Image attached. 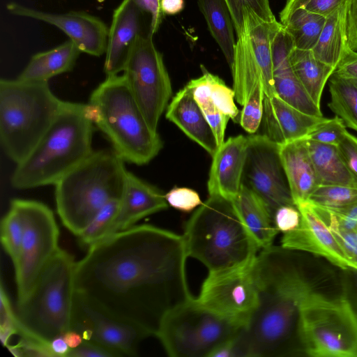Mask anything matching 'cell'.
Here are the masks:
<instances>
[{"label":"cell","mask_w":357,"mask_h":357,"mask_svg":"<svg viewBox=\"0 0 357 357\" xmlns=\"http://www.w3.org/2000/svg\"><path fill=\"white\" fill-rule=\"evenodd\" d=\"M71 330L119 356H135L142 341L153 333L123 317L90 296L76 290Z\"/></svg>","instance_id":"obj_13"},{"label":"cell","mask_w":357,"mask_h":357,"mask_svg":"<svg viewBox=\"0 0 357 357\" xmlns=\"http://www.w3.org/2000/svg\"><path fill=\"white\" fill-rule=\"evenodd\" d=\"M50 347L56 357H65L70 349L63 335L53 339L50 342Z\"/></svg>","instance_id":"obj_53"},{"label":"cell","mask_w":357,"mask_h":357,"mask_svg":"<svg viewBox=\"0 0 357 357\" xmlns=\"http://www.w3.org/2000/svg\"><path fill=\"white\" fill-rule=\"evenodd\" d=\"M325 117L301 112L276 94L264 99L262 135L278 144L305 139Z\"/></svg>","instance_id":"obj_19"},{"label":"cell","mask_w":357,"mask_h":357,"mask_svg":"<svg viewBox=\"0 0 357 357\" xmlns=\"http://www.w3.org/2000/svg\"><path fill=\"white\" fill-rule=\"evenodd\" d=\"M165 116L211 156L217 151L218 146L214 134L186 85L172 99Z\"/></svg>","instance_id":"obj_23"},{"label":"cell","mask_w":357,"mask_h":357,"mask_svg":"<svg viewBox=\"0 0 357 357\" xmlns=\"http://www.w3.org/2000/svg\"><path fill=\"white\" fill-rule=\"evenodd\" d=\"M10 13L55 26L63 31L81 52L100 56L106 52L109 28L99 17L86 12L49 13L17 2L6 6Z\"/></svg>","instance_id":"obj_16"},{"label":"cell","mask_w":357,"mask_h":357,"mask_svg":"<svg viewBox=\"0 0 357 357\" xmlns=\"http://www.w3.org/2000/svg\"><path fill=\"white\" fill-rule=\"evenodd\" d=\"M63 100L48 82L0 80V139L16 165L33 149L56 116Z\"/></svg>","instance_id":"obj_7"},{"label":"cell","mask_w":357,"mask_h":357,"mask_svg":"<svg viewBox=\"0 0 357 357\" xmlns=\"http://www.w3.org/2000/svg\"><path fill=\"white\" fill-rule=\"evenodd\" d=\"M241 327L202 305L194 297L162 317L155 336L172 357H209Z\"/></svg>","instance_id":"obj_10"},{"label":"cell","mask_w":357,"mask_h":357,"mask_svg":"<svg viewBox=\"0 0 357 357\" xmlns=\"http://www.w3.org/2000/svg\"><path fill=\"white\" fill-rule=\"evenodd\" d=\"M356 233H357V231H356Z\"/></svg>","instance_id":"obj_55"},{"label":"cell","mask_w":357,"mask_h":357,"mask_svg":"<svg viewBox=\"0 0 357 357\" xmlns=\"http://www.w3.org/2000/svg\"><path fill=\"white\" fill-rule=\"evenodd\" d=\"M305 139L319 185L357 187V178L347 166L337 146Z\"/></svg>","instance_id":"obj_28"},{"label":"cell","mask_w":357,"mask_h":357,"mask_svg":"<svg viewBox=\"0 0 357 357\" xmlns=\"http://www.w3.org/2000/svg\"><path fill=\"white\" fill-rule=\"evenodd\" d=\"M294 47L291 37L281 24L272 42L273 76L275 94L306 114L321 116L320 107L312 100L298 79L289 61Z\"/></svg>","instance_id":"obj_18"},{"label":"cell","mask_w":357,"mask_h":357,"mask_svg":"<svg viewBox=\"0 0 357 357\" xmlns=\"http://www.w3.org/2000/svg\"><path fill=\"white\" fill-rule=\"evenodd\" d=\"M231 70L235 99L243 106L255 88L262 84L259 60L249 33L243 26L236 42Z\"/></svg>","instance_id":"obj_26"},{"label":"cell","mask_w":357,"mask_h":357,"mask_svg":"<svg viewBox=\"0 0 357 357\" xmlns=\"http://www.w3.org/2000/svg\"><path fill=\"white\" fill-rule=\"evenodd\" d=\"M335 267L323 258L281 245L259 251L257 305L238 335L245 357L305 356L301 308L314 292L342 289L341 269L337 273Z\"/></svg>","instance_id":"obj_2"},{"label":"cell","mask_w":357,"mask_h":357,"mask_svg":"<svg viewBox=\"0 0 357 357\" xmlns=\"http://www.w3.org/2000/svg\"><path fill=\"white\" fill-rule=\"evenodd\" d=\"M202 75L191 79L186 86L191 90L197 104L211 101L222 112L235 121L239 114L235 105V93L218 75L201 66Z\"/></svg>","instance_id":"obj_32"},{"label":"cell","mask_w":357,"mask_h":357,"mask_svg":"<svg viewBox=\"0 0 357 357\" xmlns=\"http://www.w3.org/2000/svg\"><path fill=\"white\" fill-rule=\"evenodd\" d=\"M289 61L298 79L307 94L320 107L322 93L335 68L319 61L312 50H303L293 47Z\"/></svg>","instance_id":"obj_29"},{"label":"cell","mask_w":357,"mask_h":357,"mask_svg":"<svg viewBox=\"0 0 357 357\" xmlns=\"http://www.w3.org/2000/svg\"><path fill=\"white\" fill-rule=\"evenodd\" d=\"M10 204L17 208L24 224L20 252L13 262L19 305L29 296L42 273L59 250V229L52 211L45 204L14 199Z\"/></svg>","instance_id":"obj_11"},{"label":"cell","mask_w":357,"mask_h":357,"mask_svg":"<svg viewBox=\"0 0 357 357\" xmlns=\"http://www.w3.org/2000/svg\"><path fill=\"white\" fill-rule=\"evenodd\" d=\"M88 104L94 125L125 162L146 165L162 148L159 134L149 126L123 75L107 76L92 91Z\"/></svg>","instance_id":"obj_6"},{"label":"cell","mask_w":357,"mask_h":357,"mask_svg":"<svg viewBox=\"0 0 357 357\" xmlns=\"http://www.w3.org/2000/svg\"><path fill=\"white\" fill-rule=\"evenodd\" d=\"M346 17L347 3L327 16L319 40L312 50L317 59L335 68L348 44Z\"/></svg>","instance_id":"obj_31"},{"label":"cell","mask_w":357,"mask_h":357,"mask_svg":"<svg viewBox=\"0 0 357 357\" xmlns=\"http://www.w3.org/2000/svg\"><path fill=\"white\" fill-rule=\"evenodd\" d=\"M311 204L327 208H340L357 204V187L320 185L311 194Z\"/></svg>","instance_id":"obj_35"},{"label":"cell","mask_w":357,"mask_h":357,"mask_svg":"<svg viewBox=\"0 0 357 357\" xmlns=\"http://www.w3.org/2000/svg\"><path fill=\"white\" fill-rule=\"evenodd\" d=\"M248 136L228 138L212 156L207 187L209 195L233 200L242 185Z\"/></svg>","instance_id":"obj_20"},{"label":"cell","mask_w":357,"mask_h":357,"mask_svg":"<svg viewBox=\"0 0 357 357\" xmlns=\"http://www.w3.org/2000/svg\"><path fill=\"white\" fill-rule=\"evenodd\" d=\"M64 340L70 349L78 347L84 340L80 334L73 330H70L63 335Z\"/></svg>","instance_id":"obj_54"},{"label":"cell","mask_w":357,"mask_h":357,"mask_svg":"<svg viewBox=\"0 0 357 357\" xmlns=\"http://www.w3.org/2000/svg\"><path fill=\"white\" fill-rule=\"evenodd\" d=\"M88 249L76 263L77 289L153 335L167 312L193 298L183 235L134 225Z\"/></svg>","instance_id":"obj_1"},{"label":"cell","mask_w":357,"mask_h":357,"mask_svg":"<svg viewBox=\"0 0 357 357\" xmlns=\"http://www.w3.org/2000/svg\"><path fill=\"white\" fill-rule=\"evenodd\" d=\"M337 146L347 166L357 178V137L347 131Z\"/></svg>","instance_id":"obj_49"},{"label":"cell","mask_w":357,"mask_h":357,"mask_svg":"<svg viewBox=\"0 0 357 357\" xmlns=\"http://www.w3.org/2000/svg\"><path fill=\"white\" fill-rule=\"evenodd\" d=\"M330 109L357 132V83L334 73L329 78Z\"/></svg>","instance_id":"obj_34"},{"label":"cell","mask_w":357,"mask_h":357,"mask_svg":"<svg viewBox=\"0 0 357 357\" xmlns=\"http://www.w3.org/2000/svg\"><path fill=\"white\" fill-rule=\"evenodd\" d=\"M65 357H119L116 353L92 341L84 340L77 347L70 349Z\"/></svg>","instance_id":"obj_48"},{"label":"cell","mask_w":357,"mask_h":357,"mask_svg":"<svg viewBox=\"0 0 357 357\" xmlns=\"http://www.w3.org/2000/svg\"><path fill=\"white\" fill-rule=\"evenodd\" d=\"M279 153L295 205L307 201L319 183L306 139L279 144Z\"/></svg>","instance_id":"obj_24"},{"label":"cell","mask_w":357,"mask_h":357,"mask_svg":"<svg viewBox=\"0 0 357 357\" xmlns=\"http://www.w3.org/2000/svg\"><path fill=\"white\" fill-rule=\"evenodd\" d=\"M24 224L17 208L10 204L1 222V241L5 252L13 262L17 259L22 245Z\"/></svg>","instance_id":"obj_37"},{"label":"cell","mask_w":357,"mask_h":357,"mask_svg":"<svg viewBox=\"0 0 357 357\" xmlns=\"http://www.w3.org/2000/svg\"><path fill=\"white\" fill-rule=\"evenodd\" d=\"M165 197L169 205L183 212H190L203 203L195 190L184 187H175Z\"/></svg>","instance_id":"obj_43"},{"label":"cell","mask_w":357,"mask_h":357,"mask_svg":"<svg viewBox=\"0 0 357 357\" xmlns=\"http://www.w3.org/2000/svg\"><path fill=\"white\" fill-rule=\"evenodd\" d=\"M228 5L237 36L240 35L243 25V11L245 8L253 10L266 21L276 20L272 13L269 0H226Z\"/></svg>","instance_id":"obj_39"},{"label":"cell","mask_w":357,"mask_h":357,"mask_svg":"<svg viewBox=\"0 0 357 357\" xmlns=\"http://www.w3.org/2000/svg\"><path fill=\"white\" fill-rule=\"evenodd\" d=\"M280 24L289 35L294 47L312 50L326 22V17L303 8L280 15Z\"/></svg>","instance_id":"obj_33"},{"label":"cell","mask_w":357,"mask_h":357,"mask_svg":"<svg viewBox=\"0 0 357 357\" xmlns=\"http://www.w3.org/2000/svg\"><path fill=\"white\" fill-rule=\"evenodd\" d=\"M232 202L260 250L273 245L279 231L264 202L243 184Z\"/></svg>","instance_id":"obj_25"},{"label":"cell","mask_w":357,"mask_h":357,"mask_svg":"<svg viewBox=\"0 0 357 357\" xmlns=\"http://www.w3.org/2000/svg\"><path fill=\"white\" fill-rule=\"evenodd\" d=\"M197 4L211 36L231 68L236 45L235 29L226 0H198Z\"/></svg>","instance_id":"obj_30"},{"label":"cell","mask_w":357,"mask_h":357,"mask_svg":"<svg viewBox=\"0 0 357 357\" xmlns=\"http://www.w3.org/2000/svg\"><path fill=\"white\" fill-rule=\"evenodd\" d=\"M346 20L348 45L357 51V0H347Z\"/></svg>","instance_id":"obj_50"},{"label":"cell","mask_w":357,"mask_h":357,"mask_svg":"<svg viewBox=\"0 0 357 357\" xmlns=\"http://www.w3.org/2000/svg\"><path fill=\"white\" fill-rule=\"evenodd\" d=\"M256 257L238 266L208 271L196 298L197 301L232 323L245 327L258 303Z\"/></svg>","instance_id":"obj_14"},{"label":"cell","mask_w":357,"mask_h":357,"mask_svg":"<svg viewBox=\"0 0 357 357\" xmlns=\"http://www.w3.org/2000/svg\"><path fill=\"white\" fill-rule=\"evenodd\" d=\"M76 263L70 253L59 248L29 296L17 305L20 327L26 333L50 344L71 330Z\"/></svg>","instance_id":"obj_8"},{"label":"cell","mask_w":357,"mask_h":357,"mask_svg":"<svg viewBox=\"0 0 357 357\" xmlns=\"http://www.w3.org/2000/svg\"><path fill=\"white\" fill-rule=\"evenodd\" d=\"M160 6L163 14L175 15L183 10L185 2L184 0H161Z\"/></svg>","instance_id":"obj_52"},{"label":"cell","mask_w":357,"mask_h":357,"mask_svg":"<svg viewBox=\"0 0 357 357\" xmlns=\"http://www.w3.org/2000/svg\"><path fill=\"white\" fill-rule=\"evenodd\" d=\"M296 206L301 213L300 225L282 234L280 245L323 258L341 270L351 268L333 232L311 203L305 201Z\"/></svg>","instance_id":"obj_17"},{"label":"cell","mask_w":357,"mask_h":357,"mask_svg":"<svg viewBox=\"0 0 357 357\" xmlns=\"http://www.w3.org/2000/svg\"><path fill=\"white\" fill-rule=\"evenodd\" d=\"M120 199L107 203L95 216L84 231L78 236L81 245L88 248L105 238L114 221Z\"/></svg>","instance_id":"obj_36"},{"label":"cell","mask_w":357,"mask_h":357,"mask_svg":"<svg viewBox=\"0 0 357 357\" xmlns=\"http://www.w3.org/2000/svg\"><path fill=\"white\" fill-rule=\"evenodd\" d=\"M123 72L149 126L157 131L172 89L162 55L153 43V35L136 36L129 47Z\"/></svg>","instance_id":"obj_12"},{"label":"cell","mask_w":357,"mask_h":357,"mask_svg":"<svg viewBox=\"0 0 357 357\" xmlns=\"http://www.w3.org/2000/svg\"><path fill=\"white\" fill-rule=\"evenodd\" d=\"M264 96L263 84H259L243 105L238 120L241 127L250 134H255L261 123Z\"/></svg>","instance_id":"obj_38"},{"label":"cell","mask_w":357,"mask_h":357,"mask_svg":"<svg viewBox=\"0 0 357 357\" xmlns=\"http://www.w3.org/2000/svg\"><path fill=\"white\" fill-rule=\"evenodd\" d=\"M183 239L188 257L208 271L243 264L260 249L232 200L209 195L186 222Z\"/></svg>","instance_id":"obj_5"},{"label":"cell","mask_w":357,"mask_h":357,"mask_svg":"<svg viewBox=\"0 0 357 357\" xmlns=\"http://www.w3.org/2000/svg\"><path fill=\"white\" fill-rule=\"evenodd\" d=\"M140 10L134 0H123L114 10L104 63L107 76L123 71L129 47L140 34Z\"/></svg>","instance_id":"obj_22"},{"label":"cell","mask_w":357,"mask_h":357,"mask_svg":"<svg viewBox=\"0 0 357 357\" xmlns=\"http://www.w3.org/2000/svg\"><path fill=\"white\" fill-rule=\"evenodd\" d=\"M137 6L151 15L149 33L153 35L158 31L162 22L163 13L161 10V0H134Z\"/></svg>","instance_id":"obj_51"},{"label":"cell","mask_w":357,"mask_h":357,"mask_svg":"<svg viewBox=\"0 0 357 357\" xmlns=\"http://www.w3.org/2000/svg\"><path fill=\"white\" fill-rule=\"evenodd\" d=\"M300 329L305 356L357 357V315L344 289L308 296Z\"/></svg>","instance_id":"obj_9"},{"label":"cell","mask_w":357,"mask_h":357,"mask_svg":"<svg viewBox=\"0 0 357 357\" xmlns=\"http://www.w3.org/2000/svg\"><path fill=\"white\" fill-rule=\"evenodd\" d=\"M242 184L255 192L272 215L283 205H295L279 153V144L264 135L248 136Z\"/></svg>","instance_id":"obj_15"},{"label":"cell","mask_w":357,"mask_h":357,"mask_svg":"<svg viewBox=\"0 0 357 357\" xmlns=\"http://www.w3.org/2000/svg\"><path fill=\"white\" fill-rule=\"evenodd\" d=\"M93 120L89 104L63 101L52 124L30 153L16 165L12 186L55 185L93 151Z\"/></svg>","instance_id":"obj_3"},{"label":"cell","mask_w":357,"mask_h":357,"mask_svg":"<svg viewBox=\"0 0 357 357\" xmlns=\"http://www.w3.org/2000/svg\"><path fill=\"white\" fill-rule=\"evenodd\" d=\"M343 250L351 268L357 271L356 231L342 229L331 222H326Z\"/></svg>","instance_id":"obj_44"},{"label":"cell","mask_w":357,"mask_h":357,"mask_svg":"<svg viewBox=\"0 0 357 357\" xmlns=\"http://www.w3.org/2000/svg\"><path fill=\"white\" fill-rule=\"evenodd\" d=\"M168 205L165 195L157 188L128 171L119 210L107 237L134 226L148 215L167 209Z\"/></svg>","instance_id":"obj_21"},{"label":"cell","mask_w":357,"mask_h":357,"mask_svg":"<svg viewBox=\"0 0 357 357\" xmlns=\"http://www.w3.org/2000/svg\"><path fill=\"white\" fill-rule=\"evenodd\" d=\"M347 132L343 121L338 116L325 118L305 138L326 144L337 146Z\"/></svg>","instance_id":"obj_40"},{"label":"cell","mask_w":357,"mask_h":357,"mask_svg":"<svg viewBox=\"0 0 357 357\" xmlns=\"http://www.w3.org/2000/svg\"><path fill=\"white\" fill-rule=\"evenodd\" d=\"M347 2V0H287L280 15L289 13L298 8H303L327 17Z\"/></svg>","instance_id":"obj_41"},{"label":"cell","mask_w":357,"mask_h":357,"mask_svg":"<svg viewBox=\"0 0 357 357\" xmlns=\"http://www.w3.org/2000/svg\"><path fill=\"white\" fill-rule=\"evenodd\" d=\"M198 105L214 134L219 147L225 142V130L230 118L219 110L211 101H204Z\"/></svg>","instance_id":"obj_45"},{"label":"cell","mask_w":357,"mask_h":357,"mask_svg":"<svg viewBox=\"0 0 357 357\" xmlns=\"http://www.w3.org/2000/svg\"><path fill=\"white\" fill-rule=\"evenodd\" d=\"M124 162L113 149L93 150L54 185L57 213L73 234L79 236L107 203L121 199Z\"/></svg>","instance_id":"obj_4"},{"label":"cell","mask_w":357,"mask_h":357,"mask_svg":"<svg viewBox=\"0 0 357 357\" xmlns=\"http://www.w3.org/2000/svg\"><path fill=\"white\" fill-rule=\"evenodd\" d=\"M273 218L277 230L286 234L299 226L301 213L296 205H283L275 211Z\"/></svg>","instance_id":"obj_46"},{"label":"cell","mask_w":357,"mask_h":357,"mask_svg":"<svg viewBox=\"0 0 357 357\" xmlns=\"http://www.w3.org/2000/svg\"><path fill=\"white\" fill-rule=\"evenodd\" d=\"M1 312H0V337L4 346L8 345L10 337L17 335L19 320L11 306L10 301L1 284Z\"/></svg>","instance_id":"obj_42"},{"label":"cell","mask_w":357,"mask_h":357,"mask_svg":"<svg viewBox=\"0 0 357 357\" xmlns=\"http://www.w3.org/2000/svg\"><path fill=\"white\" fill-rule=\"evenodd\" d=\"M333 73L357 83V51L351 49L348 44Z\"/></svg>","instance_id":"obj_47"},{"label":"cell","mask_w":357,"mask_h":357,"mask_svg":"<svg viewBox=\"0 0 357 357\" xmlns=\"http://www.w3.org/2000/svg\"><path fill=\"white\" fill-rule=\"evenodd\" d=\"M80 53L76 45L68 40L53 49L33 55L17 79L48 82L53 77L70 71Z\"/></svg>","instance_id":"obj_27"}]
</instances>
